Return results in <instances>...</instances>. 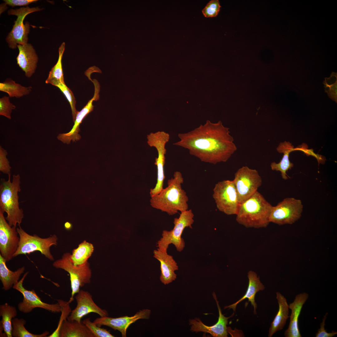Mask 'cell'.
I'll return each mask as SVG.
<instances>
[{"label": "cell", "instance_id": "d4e9b609", "mask_svg": "<svg viewBox=\"0 0 337 337\" xmlns=\"http://www.w3.org/2000/svg\"><path fill=\"white\" fill-rule=\"evenodd\" d=\"M59 337H95L82 323L64 320L61 326Z\"/></svg>", "mask_w": 337, "mask_h": 337}, {"label": "cell", "instance_id": "4dcf8cb0", "mask_svg": "<svg viewBox=\"0 0 337 337\" xmlns=\"http://www.w3.org/2000/svg\"><path fill=\"white\" fill-rule=\"evenodd\" d=\"M26 321L23 319L14 318L12 320V335L14 337H45L49 332L47 331L42 334H35L30 332L25 327Z\"/></svg>", "mask_w": 337, "mask_h": 337}, {"label": "cell", "instance_id": "44dd1931", "mask_svg": "<svg viewBox=\"0 0 337 337\" xmlns=\"http://www.w3.org/2000/svg\"><path fill=\"white\" fill-rule=\"evenodd\" d=\"M154 256L160 263L161 275L160 280L164 285L168 284L175 280L177 275L175 271L178 269L177 263L173 257L167 252L155 250Z\"/></svg>", "mask_w": 337, "mask_h": 337}, {"label": "cell", "instance_id": "9c48e42d", "mask_svg": "<svg viewBox=\"0 0 337 337\" xmlns=\"http://www.w3.org/2000/svg\"><path fill=\"white\" fill-rule=\"evenodd\" d=\"M147 138L148 145L155 147L158 153V157L155 158L154 163L157 168V181L155 187L150 190L149 193L151 197L159 194L164 188L165 178L164 169L166 152L165 145L169 141L170 135L165 132L159 131L150 133L147 135Z\"/></svg>", "mask_w": 337, "mask_h": 337}, {"label": "cell", "instance_id": "3957f363", "mask_svg": "<svg viewBox=\"0 0 337 337\" xmlns=\"http://www.w3.org/2000/svg\"><path fill=\"white\" fill-rule=\"evenodd\" d=\"M272 206L258 191L240 204L236 221L247 228L266 227Z\"/></svg>", "mask_w": 337, "mask_h": 337}, {"label": "cell", "instance_id": "2e32d148", "mask_svg": "<svg viewBox=\"0 0 337 337\" xmlns=\"http://www.w3.org/2000/svg\"><path fill=\"white\" fill-rule=\"evenodd\" d=\"M151 310L148 309H143L138 312L133 316H124L112 318L105 316L97 318L93 321L99 327L103 325L109 327L120 331L123 337H126V331L132 323L140 319H148Z\"/></svg>", "mask_w": 337, "mask_h": 337}, {"label": "cell", "instance_id": "d6986e66", "mask_svg": "<svg viewBox=\"0 0 337 337\" xmlns=\"http://www.w3.org/2000/svg\"><path fill=\"white\" fill-rule=\"evenodd\" d=\"M309 297L307 293L304 292L296 295L294 301L289 304L291 310L290 321L287 329L285 331L286 337H301L299 327V317L303 306Z\"/></svg>", "mask_w": 337, "mask_h": 337}, {"label": "cell", "instance_id": "603a6c76", "mask_svg": "<svg viewBox=\"0 0 337 337\" xmlns=\"http://www.w3.org/2000/svg\"><path fill=\"white\" fill-rule=\"evenodd\" d=\"M276 299L279 305V310L271 324L268 336L272 337L277 331L281 330L286 324L289 316V306L287 300L280 292L276 293Z\"/></svg>", "mask_w": 337, "mask_h": 337}, {"label": "cell", "instance_id": "4316f807", "mask_svg": "<svg viewBox=\"0 0 337 337\" xmlns=\"http://www.w3.org/2000/svg\"><path fill=\"white\" fill-rule=\"evenodd\" d=\"M93 245L86 241L80 243L78 247L74 249L70 256L71 262L74 265L81 266L85 265L87 260L93 252Z\"/></svg>", "mask_w": 337, "mask_h": 337}, {"label": "cell", "instance_id": "7a4b0ae2", "mask_svg": "<svg viewBox=\"0 0 337 337\" xmlns=\"http://www.w3.org/2000/svg\"><path fill=\"white\" fill-rule=\"evenodd\" d=\"M183 180L180 172H175L173 178L168 180L167 186L159 194L151 197L150 202L152 207L169 215L188 210V198L182 187Z\"/></svg>", "mask_w": 337, "mask_h": 337}, {"label": "cell", "instance_id": "30bf717a", "mask_svg": "<svg viewBox=\"0 0 337 337\" xmlns=\"http://www.w3.org/2000/svg\"><path fill=\"white\" fill-rule=\"evenodd\" d=\"M303 208L300 200L293 197L285 198L272 206L269 222L279 225L292 224L300 218Z\"/></svg>", "mask_w": 337, "mask_h": 337}, {"label": "cell", "instance_id": "e575fe53", "mask_svg": "<svg viewBox=\"0 0 337 337\" xmlns=\"http://www.w3.org/2000/svg\"><path fill=\"white\" fill-rule=\"evenodd\" d=\"M221 7L219 0H211L207 4L202 12L206 17H215L218 15Z\"/></svg>", "mask_w": 337, "mask_h": 337}, {"label": "cell", "instance_id": "ac0fdd59", "mask_svg": "<svg viewBox=\"0 0 337 337\" xmlns=\"http://www.w3.org/2000/svg\"><path fill=\"white\" fill-rule=\"evenodd\" d=\"M94 84L95 91L94 95L82 109L80 111H78L74 121V124L72 129L69 132L60 134L57 136V139L63 143L68 144L71 140L76 142L81 138V136L78 134L80 131V125L88 114L93 110L94 107L93 105V101L97 100L99 98V85L97 83Z\"/></svg>", "mask_w": 337, "mask_h": 337}, {"label": "cell", "instance_id": "6da1fadb", "mask_svg": "<svg viewBox=\"0 0 337 337\" xmlns=\"http://www.w3.org/2000/svg\"><path fill=\"white\" fill-rule=\"evenodd\" d=\"M179 140L173 144L188 149L190 154L201 161L213 164L227 162L237 148L229 128L221 121L204 125L178 135Z\"/></svg>", "mask_w": 337, "mask_h": 337}, {"label": "cell", "instance_id": "52a82bcc", "mask_svg": "<svg viewBox=\"0 0 337 337\" xmlns=\"http://www.w3.org/2000/svg\"><path fill=\"white\" fill-rule=\"evenodd\" d=\"M71 254L69 252L64 253L61 259L55 261L53 264L54 267L63 269L70 275L71 293L68 301L69 303L73 300L75 295L80 291V288L90 282L91 277L89 263L88 262L81 266L75 265L70 261Z\"/></svg>", "mask_w": 337, "mask_h": 337}, {"label": "cell", "instance_id": "7c38bea8", "mask_svg": "<svg viewBox=\"0 0 337 337\" xmlns=\"http://www.w3.org/2000/svg\"><path fill=\"white\" fill-rule=\"evenodd\" d=\"M41 10L38 7L30 8L27 6L16 9H11L8 11V15H15L17 17L12 30L6 38V42L10 48L15 49L17 47V45H24L27 43L28 35L29 32L30 26L28 22L24 24L23 21L28 14Z\"/></svg>", "mask_w": 337, "mask_h": 337}, {"label": "cell", "instance_id": "e0dca14e", "mask_svg": "<svg viewBox=\"0 0 337 337\" xmlns=\"http://www.w3.org/2000/svg\"><path fill=\"white\" fill-rule=\"evenodd\" d=\"M212 295L216 302L218 310L219 317L217 322L213 325L208 326L204 324L199 318L190 320L189 324L191 325V330L193 332H203L205 333H208L214 337H227V325L228 320L232 317L234 314L229 317L225 316L222 313L215 293L214 292Z\"/></svg>", "mask_w": 337, "mask_h": 337}, {"label": "cell", "instance_id": "ffe728a7", "mask_svg": "<svg viewBox=\"0 0 337 337\" xmlns=\"http://www.w3.org/2000/svg\"><path fill=\"white\" fill-rule=\"evenodd\" d=\"M17 47L19 54L16 58L17 63L25 72L26 77L30 78L34 73L37 67L38 56L30 44H18Z\"/></svg>", "mask_w": 337, "mask_h": 337}, {"label": "cell", "instance_id": "7402d4cb", "mask_svg": "<svg viewBox=\"0 0 337 337\" xmlns=\"http://www.w3.org/2000/svg\"><path fill=\"white\" fill-rule=\"evenodd\" d=\"M248 285L244 295L235 303L224 307V309H232L234 311L236 310L237 305L245 299H247L254 308V313L256 314L257 306L255 301V296L258 292L264 290L265 287L261 282L259 276L254 271H249L247 273Z\"/></svg>", "mask_w": 337, "mask_h": 337}, {"label": "cell", "instance_id": "1f68e13d", "mask_svg": "<svg viewBox=\"0 0 337 337\" xmlns=\"http://www.w3.org/2000/svg\"><path fill=\"white\" fill-rule=\"evenodd\" d=\"M58 302L61 306V315L57 327L51 335L47 336L48 337H59V332L61 325L64 320L67 319L72 310L70 306V303L68 302L59 300H58Z\"/></svg>", "mask_w": 337, "mask_h": 337}, {"label": "cell", "instance_id": "5b68a950", "mask_svg": "<svg viewBox=\"0 0 337 337\" xmlns=\"http://www.w3.org/2000/svg\"><path fill=\"white\" fill-rule=\"evenodd\" d=\"M194 217L191 209L181 212L178 217L174 218L173 228L170 231H163L162 237L157 243V249L167 252L169 245L172 244L178 251H182L185 247V244L181 236L185 228H192V225L194 222Z\"/></svg>", "mask_w": 337, "mask_h": 337}, {"label": "cell", "instance_id": "484cf974", "mask_svg": "<svg viewBox=\"0 0 337 337\" xmlns=\"http://www.w3.org/2000/svg\"><path fill=\"white\" fill-rule=\"evenodd\" d=\"M6 260L0 254V279L3 285L2 289L7 291L13 287L19 281L21 275L24 273V266L13 271L7 267Z\"/></svg>", "mask_w": 337, "mask_h": 337}, {"label": "cell", "instance_id": "8992f818", "mask_svg": "<svg viewBox=\"0 0 337 337\" xmlns=\"http://www.w3.org/2000/svg\"><path fill=\"white\" fill-rule=\"evenodd\" d=\"M20 241L17 250L13 255L14 257L19 255L30 254L34 252L39 251L41 253L50 260L54 259L50 250V247L57 244L58 237L55 235L49 237L43 238L36 234L31 235L26 232L20 226L17 228Z\"/></svg>", "mask_w": 337, "mask_h": 337}, {"label": "cell", "instance_id": "ba28073f", "mask_svg": "<svg viewBox=\"0 0 337 337\" xmlns=\"http://www.w3.org/2000/svg\"><path fill=\"white\" fill-rule=\"evenodd\" d=\"M212 197L217 208L227 215H236L240 205L233 180H224L215 184Z\"/></svg>", "mask_w": 337, "mask_h": 337}, {"label": "cell", "instance_id": "83f0119b", "mask_svg": "<svg viewBox=\"0 0 337 337\" xmlns=\"http://www.w3.org/2000/svg\"><path fill=\"white\" fill-rule=\"evenodd\" d=\"M17 315V311L15 307L7 303L0 305V316L2 317L0 322V331L3 330L6 337H12V320Z\"/></svg>", "mask_w": 337, "mask_h": 337}, {"label": "cell", "instance_id": "f35d334b", "mask_svg": "<svg viewBox=\"0 0 337 337\" xmlns=\"http://www.w3.org/2000/svg\"><path fill=\"white\" fill-rule=\"evenodd\" d=\"M3 1L6 5L14 7L17 6L27 5L32 3L34 2L36 0H4Z\"/></svg>", "mask_w": 337, "mask_h": 337}, {"label": "cell", "instance_id": "d6a6232c", "mask_svg": "<svg viewBox=\"0 0 337 337\" xmlns=\"http://www.w3.org/2000/svg\"><path fill=\"white\" fill-rule=\"evenodd\" d=\"M82 323L93 334L95 337H114L110 332L106 329L101 328L88 318L83 320Z\"/></svg>", "mask_w": 337, "mask_h": 337}, {"label": "cell", "instance_id": "f1b7e54d", "mask_svg": "<svg viewBox=\"0 0 337 337\" xmlns=\"http://www.w3.org/2000/svg\"><path fill=\"white\" fill-rule=\"evenodd\" d=\"M65 44L63 42L59 48V57L56 64L50 71L45 83L56 86L59 84L65 83L62 67V59L65 49Z\"/></svg>", "mask_w": 337, "mask_h": 337}, {"label": "cell", "instance_id": "74e56055", "mask_svg": "<svg viewBox=\"0 0 337 337\" xmlns=\"http://www.w3.org/2000/svg\"><path fill=\"white\" fill-rule=\"evenodd\" d=\"M328 313L325 314L322 319V322L320 324V327L318 329L315 334L316 337H332L337 334V331H332L331 332L328 333L325 328V321L327 318Z\"/></svg>", "mask_w": 337, "mask_h": 337}, {"label": "cell", "instance_id": "4fadbf2b", "mask_svg": "<svg viewBox=\"0 0 337 337\" xmlns=\"http://www.w3.org/2000/svg\"><path fill=\"white\" fill-rule=\"evenodd\" d=\"M24 273L20 280L13 285V288L20 292L23 295L22 301L18 305L20 311L24 313L31 312L33 309L40 308L53 313L61 312V309L59 303L50 304L43 302L34 290H28L23 286V283L25 277L28 273Z\"/></svg>", "mask_w": 337, "mask_h": 337}, {"label": "cell", "instance_id": "836d02e7", "mask_svg": "<svg viewBox=\"0 0 337 337\" xmlns=\"http://www.w3.org/2000/svg\"><path fill=\"white\" fill-rule=\"evenodd\" d=\"M56 87L59 89L68 101L71 107L73 121H74L78 111L76 108V101L72 91L66 85L65 83L60 84Z\"/></svg>", "mask_w": 337, "mask_h": 337}, {"label": "cell", "instance_id": "277c9868", "mask_svg": "<svg viewBox=\"0 0 337 337\" xmlns=\"http://www.w3.org/2000/svg\"><path fill=\"white\" fill-rule=\"evenodd\" d=\"M7 180L1 179L0 185V211L7 214L6 219L11 226H20L24 217L22 209L20 208L18 193L21 191L20 177L13 175L11 180V174Z\"/></svg>", "mask_w": 337, "mask_h": 337}, {"label": "cell", "instance_id": "f546056e", "mask_svg": "<svg viewBox=\"0 0 337 337\" xmlns=\"http://www.w3.org/2000/svg\"><path fill=\"white\" fill-rule=\"evenodd\" d=\"M32 90L31 86H23L12 80L7 79L0 83V91L7 93L10 97L20 98L28 95Z\"/></svg>", "mask_w": 337, "mask_h": 337}, {"label": "cell", "instance_id": "9a60e30c", "mask_svg": "<svg viewBox=\"0 0 337 337\" xmlns=\"http://www.w3.org/2000/svg\"><path fill=\"white\" fill-rule=\"evenodd\" d=\"M75 298L77 305L68 317V320H76L81 322L84 316L91 313L97 314L100 317L108 316L107 310L96 305L93 299L92 295L88 291L80 290L76 294Z\"/></svg>", "mask_w": 337, "mask_h": 337}, {"label": "cell", "instance_id": "5bb4252c", "mask_svg": "<svg viewBox=\"0 0 337 337\" xmlns=\"http://www.w3.org/2000/svg\"><path fill=\"white\" fill-rule=\"evenodd\" d=\"M16 227L11 226L0 211V254L7 262L11 260L17 250L20 237Z\"/></svg>", "mask_w": 337, "mask_h": 337}, {"label": "cell", "instance_id": "cb8c5ba5", "mask_svg": "<svg viewBox=\"0 0 337 337\" xmlns=\"http://www.w3.org/2000/svg\"><path fill=\"white\" fill-rule=\"evenodd\" d=\"M276 149L278 152L283 153V156L279 163H271L270 165L271 168L272 170L280 171L282 178L286 180L290 178L287 175L286 172L294 166L293 164L289 159V154L294 150V146L290 142L285 141L280 143Z\"/></svg>", "mask_w": 337, "mask_h": 337}, {"label": "cell", "instance_id": "8d00e7d4", "mask_svg": "<svg viewBox=\"0 0 337 337\" xmlns=\"http://www.w3.org/2000/svg\"><path fill=\"white\" fill-rule=\"evenodd\" d=\"M7 150L0 146V171L3 173L9 175L11 174V167L9 162L7 158Z\"/></svg>", "mask_w": 337, "mask_h": 337}, {"label": "cell", "instance_id": "ab89813d", "mask_svg": "<svg viewBox=\"0 0 337 337\" xmlns=\"http://www.w3.org/2000/svg\"><path fill=\"white\" fill-rule=\"evenodd\" d=\"M65 227L66 228H69L71 227V224L68 222H66L65 225Z\"/></svg>", "mask_w": 337, "mask_h": 337}, {"label": "cell", "instance_id": "d590c367", "mask_svg": "<svg viewBox=\"0 0 337 337\" xmlns=\"http://www.w3.org/2000/svg\"><path fill=\"white\" fill-rule=\"evenodd\" d=\"M16 106L11 103L9 97L5 96L0 99V115L11 119L12 110H14Z\"/></svg>", "mask_w": 337, "mask_h": 337}, {"label": "cell", "instance_id": "8fae6325", "mask_svg": "<svg viewBox=\"0 0 337 337\" xmlns=\"http://www.w3.org/2000/svg\"><path fill=\"white\" fill-rule=\"evenodd\" d=\"M233 181L241 203L257 191L262 183L258 172L247 166L238 169L235 174Z\"/></svg>", "mask_w": 337, "mask_h": 337}]
</instances>
